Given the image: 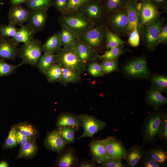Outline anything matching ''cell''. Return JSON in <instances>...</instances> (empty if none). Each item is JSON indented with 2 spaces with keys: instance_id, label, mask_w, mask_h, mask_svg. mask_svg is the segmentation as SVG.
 I'll return each instance as SVG.
<instances>
[{
  "instance_id": "6da1fadb",
  "label": "cell",
  "mask_w": 167,
  "mask_h": 167,
  "mask_svg": "<svg viewBox=\"0 0 167 167\" xmlns=\"http://www.w3.org/2000/svg\"><path fill=\"white\" fill-rule=\"evenodd\" d=\"M58 19L61 25L66 27L77 36L96 25L93 21L78 11L61 14Z\"/></svg>"
},
{
  "instance_id": "7a4b0ae2",
  "label": "cell",
  "mask_w": 167,
  "mask_h": 167,
  "mask_svg": "<svg viewBox=\"0 0 167 167\" xmlns=\"http://www.w3.org/2000/svg\"><path fill=\"white\" fill-rule=\"evenodd\" d=\"M55 63L62 67L72 69L80 75L86 70V67L73 48L63 47L56 54Z\"/></svg>"
},
{
  "instance_id": "3957f363",
  "label": "cell",
  "mask_w": 167,
  "mask_h": 167,
  "mask_svg": "<svg viewBox=\"0 0 167 167\" xmlns=\"http://www.w3.org/2000/svg\"><path fill=\"white\" fill-rule=\"evenodd\" d=\"M165 23L164 19L160 16L147 26H138L140 37L149 49L152 50L158 45L159 36Z\"/></svg>"
},
{
  "instance_id": "277c9868",
  "label": "cell",
  "mask_w": 167,
  "mask_h": 167,
  "mask_svg": "<svg viewBox=\"0 0 167 167\" xmlns=\"http://www.w3.org/2000/svg\"><path fill=\"white\" fill-rule=\"evenodd\" d=\"M20 49L19 55L22 59L20 64L37 66L42 56V45L39 40L33 38L24 44Z\"/></svg>"
},
{
  "instance_id": "5b68a950",
  "label": "cell",
  "mask_w": 167,
  "mask_h": 167,
  "mask_svg": "<svg viewBox=\"0 0 167 167\" xmlns=\"http://www.w3.org/2000/svg\"><path fill=\"white\" fill-rule=\"evenodd\" d=\"M107 29L105 24L103 23L96 25L77 37L97 51L106 44Z\"/></svg>"
},
{
  "instance_id": "8992f818",
  "label": "cell",
  "mask_w": 167,
  "mask_h": 167,
  "mask_svg": "<svg viewBox=\"0 0 167 167\" xmlns=\"http://www.w3.org/2000/svg\"><path fill=\"white\" fill-rule=\"evenodd\" d=\"M106 26L110 31L119 35H126L128 20L125 8L106 16Z\"/></svg>"
},
{
  "instance_id": "52a82bcc",
  "label": "cell",
  "mask_w": 167,
  "mask_h": 167,
  "mask_svg": "<svg viewBox=\"0 0 167 167\" xmlns=\"http://www.w3.org/2000/svg\"><path fill=\"white\" fill-rule=\"evenodd\" d=\"M123 70L127 75L135 78L147 79L151 76V72L143 56L130 61L124 66Z\"/></svg>"
},
{
  "instance_id": "ba28073f",
  "label": "cell",
  "mask_w": 167,
  "mask_h": 167,
  "mask_svg": "<svg viewBox=\"0 0 167 167\" xmlns=\"http://www.w3.org/2000/svg\"><path fill=\"white\" fill-rule=\"evenodd\" d=\"M80 12L96 24L103 23L106 17L102 2L99 0H88L79 9Z\"/></svg>"
},
{
  "instance_id": "9c48e42d",
  "label": "cell",
  "mask_w": 167,
  "mask_h": 167,
  "mask_svg": "<svg viewBox=\"0 0 167 167\" xmlns=\"http://www.w3.org/2000/svg\"><path fill=\"white\" fill-rule=\"evenodd\" d=\"M80 124L84 129L82 134L78 139L93 136L106 127L105 122L99 120L95 117L86 114L77 116Z\"/></svg>"
},
{
  "instance_id": "30bf717a",
  "label": "cell",
  "mask_w": 167,
  "mask_h": 167,
  "mask_svg": "<svg viewBox=\"0 0 167 167\" xmlns=\"http://www.w3.org/2000/svg\"><path fill=\"white\" fill-rule=\"evenodd\" d=\"M138 26H146L152 23L162 12L148 0H140Z\"/></svg>"
},
{
  "instance_id": "8fae6325",
  "label": "cell",
  "mask_w": 167,
  "mask_h": 167,
  "mask_svg": "<svg viewBox=\"0 0 167 167\" xmlns=\"http://www.w3.org/2000/svg\"><path fill=\"white\" fill-rule=\"evenodd\" d=\"M163 115L158 113L147 120L144 131V137L147 140L153 139L159 134L162 125Z\"/></svg>"
},
{
  "instance_id": "7c38bea8",
  "label": "cell",
  "mask_w": 167,
  "mask_h": 167,
  "mask_svg": "<svg viewBox=\"0 0 167 167\" xmlns=\"http://www.w3.org/2000/svg\"><path fill=\"white\" fill-rule=\"evenodd\" d=\"M104 140L109 158L125 159L127 150L120 141L113 136H108Z\"/></svg>"
},
{
  "instance_id": "4fadbf2b",
  "label": "cell",
  "mask_w": 167,
  "mask_h": 167,
  "mask_svg": "<svg viewBox=\"0 0 167 167\" xmlns=\"http://www.w3.org/2000/svg\"><path fill=\"white\" fill-rule=\"evenodd\" d=\"M73 48L86 67L98 58L96 51L94 49L83 42L77 37L75 45Z\"/></svg>"
},
{
  "instance_id": "5bb4252c",
  "label": "cell",
  "mask_w": 167,
  "mask_h": 167,
  "mask_svg": "<svg viewBox=\"0 0 167 167\" xmlns=\"http://www.w3.org/2000/svg\"><path fill=\"white\" fill-rule=\"evenodd\" d=\"M30 10L26 23L36 32L41 31L44 28L48 17L47 10Z\"/></svg>"
},
{
  "instance_id": "9a60e30c",
  "label": "cell",
  "mask_w": 167,
  "mask_h": 167,
  "mask_svg": "<svg viewBox=\"0 0 167 167\" xmlns=\"http://www.w3.org/2000/svg\"><path fill=\"white\" fill-rule=\"evenodd\" d=\"M29 11L21 5L11 6L8 13L9 22L20 26L24 24L27 22Z\"/></svg>"
},
{
  "instance_id": "2e32d148",
  "label": "cell",
  "mask_w": 167,
  "mask_h": 167,
  "mask_svg": "<svg viewBox=\"0 0 167 167\" xmlns=\"http://www.w3.org/2000/svg\"><path fill=\"white\" fill-rule=\"evenodd\" d=\"M89 148L93 161L101 164L109 158L105 148V140H94L89 143Z\"/></svg>"
},
{
  "instance_id": "e0dca14e",
  "label": "cell",
  "mask_w": 167,
  "mask_h": 167,
  "mask_svg": "<svg viewBox=\"0 0 167 167\" xmlns=\"http://www.w3.org/2000/svg\"><path fill=\"white\" fill-rule=\"evenodd\" d=\"M140 6L139 2L137 0H127L125 8L128 20V25L126 35L135 28L138 27L139 11Z\"/></svg>"
},
{
  "instance_id": "ac0fdd59",
  "label": "cell",
  "mask_w": 167,
  "mask_h": 167,
  "mask_svg": "<svg viewBox=\"0 0 167 167\" xmlns=\"http://www.w3.org/2000/svg\"><path fill=\"white\" fill-rule=\"evenodd\" d=\"M67 144L57 130L52 131L48 134L44 141V145L46 148L58 152H61Z\"/></svg>"
},
{
  "instance_id": "d6986e66",
  "label": "cell",
  "mask_w": 167,
  "mask_h": 167,
  "mask_svg": "<svg viewBox=\"0 0 167 167\" xmlns=\"http://www.w3.org/2000/svg\"><path fill=\"white\" fill-rule=\"evenodd\" d=\"M11 38H0V58L14 60L19 55L20 49L18 48Z\"/></svg>"
},
{
  "instance_id": "ffe728a7",
  "label": "cell",
  "mask_w": 167,
  "mask_h": 167,
  "mask_svg": "<svg viewBox=\"0 0 167 167\" xmlns=\"http://www.w3.org/2000/svg\"><path fill=\"white\" fill-rule=\"evenodd\" d=\"M145 153L143 148L141 146L135 145L130 147L126 150L124 159L127 166L129 167L136 166Z\"/></svg>"
},
{
  "instance_id": "44dd1931",
  "label": "cell",
  "mask_w": 167,
  "mask_h": 167,
  "mask_svg": "<svg viewBox=\"0 0 167 167\" xmlns=\"http://www.w3.org/2000/svg\"><path fill=\"white\" fill-rule=\"evenodd\" d=\"M18 29L14 36L11 38L14 44L18 46L20 43H26L32 39L36 32L28 24L22 25Z\"/></svg>"
},
{
  "instance_id": "7402d4cb",
  "label": "cell",
  "mask_w": 167,
  "mask_h": 167,
  "mask_svg": "<svg viewBox=\"0 0 167 167\" xmlns=\"http://www.w3.org/2000/svg\"><path fill=\"white\" fill-rule=\"evenodd\" d=\"M44 53H57L62 45L60 31L54 33L49 36L42 45Z\"/></svg>"
},
{
  "instance_id": "603a6c76",
  "label": "cell",
  "mask_w": 167,
  "mask_h": 167,
  "mask_svg": "<svg viewBox=\"0 0 167 167\" xmlns=\"http://www.w3.org/2000/svg\"><path fill=\"white\" fill-rule=\"evenodd\" d=\"M77 163V159L74 149L68 148L63 151L59 156L57 162L59 167H71Z\"/></svg>"
},
{
  "instance_id": "cb8c5ba5",
  "label": "cell",
  "mask_w": 167,
  "mask_h": 167,
  "mask_svg": "<svg viewBox=\"0 0 167 167\" xmlns=\"http://www.w3.org/2000/svg\"><path fill=\"white\" fill-rule=\"evenodd\" d=\"M146 100L147 104L155 108L167 103V99L162 92L152 88L148 91Z\"/></svg>"
},
{
  "instance_id": "d4e9b609",
  "label": "cell",
  "mask_w": 167,
  "mask_h": 167,
  "mask_svg": "<svg viewBox=\"0 0 167 167\" xmlns=\"http://www.w3.org/2000/svg\"><path fill=\"white\" fill-rule=\"evenodd\" d=\"M56 125L58 127L68 125L74 126L78 131L81 124L77 116L66 112L61 114L58 117Z\"/></svg>"
},
{
  "instance_id": "484cf974",
  "label": "cell",
  "mask_w": 167,
  "mask_h": 167,
  "mask_svg": "<svg viewBox=\"0 0 167 167\" xmlns=\"http://www.w3.org/2000/svg\"><path fill=\"white\" fill-rule=\"evenodd\" d=\"M62 74L60 83L63 85L70 83H75L81 80L80 75L75 71L70 68L62 67Z\"/></svg>"
},
{
  "instance_id": "4316f807",
  "label": "cell",
  "mask_w": 167,
  "mask_h": 167,
  "mask_svg": "<svg viewBox=\"0 0 167 167\" xmlns=\"http://www.w3.org/2000/svg\"><path fill=\"white\" fill-rule=\"evenodd\" d=\"M127 0H103L102 3L106 16L125 8Z\"/></svg>"
},
{
  "instance_id": "83f0119b",
  "label": "cell",
  "mask_w": 167,
  "mask_h": 167,
  "mask_svg": "<svg viewBox=\"0 0 167 167\" xmlns=\"http://www.w3.org/2000/svg\"><path fill=\"white\" fill-rule=\"evenodd\" d=\"M34 139H32L20 147L16 159L21 158H32L36 155L37 147Z\"/></svg>"
},
{
  "instance_id": "f1b7e54d",
  "label": "cell",
  "mask_w": 167,
  "mask_h": 167,
  "mask_svg": "<svg viewBox=\"0 0 167 167\" xmlns=\"http://www.w3.org/2000/svg\"><path fill=\"white\" fill-rule=\"evenodd\" d=\"M60 32L62 43L63 47L73 48L75 45L77 36L63 25H61Z\"/></svg>"
},
{
  "instance_id": "f546056e",
  "label": "cell",
  "mask_w": 167,
  "mask_h": 167,
  "mask_svg": "<svg viewBox=\"0 0 167 167\" xmlns=\"http://www.w3.org/2000/svg\"><path fill=\"white\" fill-rule=\"evenodd\" d=\"M55 55L54 53H44L37 66L41 73L45 74L51 65L55 63Z\"/></svg>"
},
{
  "instance_id": "4dcf8cb0",
  "label": "cell",
  "mask_w": 167,
  "mask_h": 167,
  "mask_svg": "<svg viewBox=\"0 0 167 167\" xmlns=\"http://www.w3.org/2000/svg\"><path fill=\"white\" fill-rule=\"evenodd\" d=\"M146 154L161 166L165 165L167 162V152L166 150L163 148H153L146 152Z\"/></svg>"
},
{
  "instance_id": "1f68e13d",
  "label": "cell",
  "mask_w": 167,
  "mask_h": 167,
  "mask_svg": "<svg viewBox=\"0 0 167 167\" xmlns=\"http://www.w3.org/2000/svg\"><path fill=\"white\" fill-rule=\"evenodd\" d=\"M57 130L67 144L74 143L75 133L78 131L76 127L72 126H64L59 127Z\"/></svg>"
},
{
  "instance_id": "d6a6232c",
  "label": "cell",
  "mask_w": 167,
  "mask_h": 167,
  "mask_svg": "<svg viewBox=\"0 0 167 167\" xmlns=\"http://www.w3.org/2000/svg\"><path fill=\"white\" fill-rule=\"evenodd\" d=\"M152 83V88L161 92L167 90V77L161 75H154L150 78Z\"/></svg>"
},
{
  "instance_id": "836d02e7",
  "label": "cell",
  "mask_w": 167,
  "mask_h": 167,
  "mask_svg": "<svg viewBox=\"0 0 167 167\" xmlns=\"http://www.w3.org/2000/svg\"><path fill=\"white\" fill-rule=\"evenodd\" d=\"M62 74V68L56 63L53 64L44 74L49 83L60 82Z\"/></svg>"
},
{
  "instance_id": "e575fe53",
  "label": "cell",
  "mask_w": 167,
  "mask_h": 167,
  "mask_svg": "<svg viewBox=\"0 0 167 167\" xmlns=\"http://www.w3.org/2000/svg\"><path fill=\"white\" fill-rule=\"evenodd\" d=\"M125 43L119 35L110 31L107 28L105 44L107 50L118 46H122Z\"/></svg>"
},
{
  "instance_id": "d590c367",
  "label": "cell",
  "mask_w": 167,
  "mask_h": 167,
  "mask_svg": "<svg viewBox=\"0 0 167 167\" xmlns=\"http://www.w3.org/2000/svg\"><path fill=\"white\" fill-rule=\"evenodd\" d=\"M126 51L124 50L122 46H118L111 48L105 51L102 55L97 54V57L101 60H118V58L121 55L124 54Z\"/></svg>"
},
{
  "instance_id": "8d00e7d4",
  "label": "cell",
  "mask_w": 167,
  "mask_h": 167,
  "mask_svg": "<svg viewBox=\"0 0 167 167\" xmlns=\"http://www.w3.org/2000/svg\"><path fill=\"white\" fill-rule=\"evenodd\" d=\"M53 0H28L26 2L27 8L30 10H48L52 6Z\"/></svg>"
},
{
  "instance_id": "74e56055",
  "label": "cell",
  "mask_w": 167,
  "mask_h": 167,
  "mask_svg": "<svg viewBox=\"0 0 167 167\" xmlns=\"http://www.w3.org/2000/svg\"><path fill=\"white\" fill-rule=\"evenodd\" d=\"M16 130L22 134L32 139H35L38 135L36 130L31 124L21 123L15 127Z\"/></svg>"
},
{
  "instance_id": "f35d334b",
  "label": "cell",
  "mask_w": 167,
  "mask_h": 167,
  "mask_svg": "<svg viewBox=\"0 0 167 167\" xmlns=\"http://www.w3.org/2000/svg\"><path fill=\"white\" fill-rule=\"evenodd\" d=\"M15 25L9 22L7 25H0V38L13 37L18 30Z\"/></svg>"
},
{
  "instance_id": "ab89813d",
  "label": "cell",
  "mask_w": 167,
  "mask_h": 167,
  "mask_svg": "<svg viewBox=\"0 0 167 167\" xmlns=\"http://www.w3.org/2000/svg\"><path fill=\"white\" fill-rule=\"evenodd\" d=\"M118 60H102L101 65L104 74H108L114 71H119Z\"/></svg>"
},
{
  "instance_id": "60d3db41",
  "label": "cell",
  "mask_w": 167,
  "mask_h": 167,
  "mask_svg": "<svg viewBox=\"0 0 167 167\" xmlns=\"http://www.w3.org/2000/svg\"><path fill=\"white\" fill-rule=\"evenodd\" d=\"M88 66L86 70L91 75L97 77L102 76L104 75L101 64L93 61Z\"/></svg>"
},
{
  "instance_id": "b9f144b4",
  "label": "cell",
  "mask_w": 167,
  "mask_h": 167,
  "mask_svg": "<svg viewBox=\"0 0 167 167\" xmlns=\"http://www.w3.org/2000/svg\"><path fill=\"white\" fill-rule=\"evenodd\" d=\"M21 65L15 66L9 64L4 59L0 58V77L9 75L18 67Z\"/></svg>"
},
{
  "instance_id": "7bdbcfd3",
  "label": "cell",
  "mask_w": 167,
  "mask_h": 167,
  "mask_svg": "<svg viewBox=\"0 0 167 167\" xmlns=\"http://www.w3.org/2000/svg\"><path fill=\"white\" fill-rule=\"evenodd\" d=\"M16 132L15 127H12L5 142L4 147L5 148H12L18 145L16 139Z\"/></svg>"
},
{
  "instance_id": "ee69618b",
  "label": "cell",
  "mask_w": 167,
  "mask_h": 167,
  "mask_svg": "<svg viewBox=\"0 0 167 167\" xmlns=\"http://www.w3.org/2000/svg\"><path fill=\"white\" fill-rule=\"evenodd\" d=\"M88 0H69L67 8L64 13L78 11L80 7Z\"/></svg>"
},
{
  "instance_id": "f6af8a7d",
  "label": "cell",
  "mask_w": 167,
  "mask_h": 167,
  "mask_svg": "<svg viewBox=\"0 0 167 167\" xmlns=\"http://www.w3.org/2000/svg\"><path fill=\"white\" fill-rule=\"evenodd\" d=\"M128 42L133 47L137 46L139 44L140 36L138 27L135 28L129 34Z\"/></svg>"
},
{
  "instance_id": "bcb514c9",
  "label": "cell",
  "mask_w": 167,
  "mask_h": 167,
  "mask_svg": "<svg viewBox=\"0 0 167 167\" xmlns=\"http://www.w3.org/2000/svg\"><path fill=\"white\" fill-rule=\"evenodd\" d=\"M69 0H53L52 6L61 14L65 13Z\"/></svg>"
},
{
  "instance_id": "7dc6e473",
  "label": "cell",
  "mask_w": 167,
  "mask_h": 167,
  "mask_svg": "<svg viewBox=\"0 0 167 167\" xmlns=\"http://www.w3.org/2000/svg\"><path fill=\"white\" fill-rule=\"evenodd\" d=\"M104 167H123L125 165L121 160L109 158L104 161L101 164Z\"/></svg>"
},
{
  "instance_id": "c3c4849f",
  "label": "cell",
  "mask_w": 167,
  "mask_h": 167,
  "mask_svg": "<svg viewBox=\"0 0 167 167\" xmlns=\"http://www.w3.org/2000/svg\"><path fill=\"white\" fill-rule=\"evenodd\" d=\"M143 156L142 158L141 163L145 167H160L161 166L156 162L148 155Z\"/></svg>"
},
{
  "instance_id": "681fc988",
  "label": "cell",
  "mask_w": 167,
  "mask_h": 167,
  "mask_svg": "<svg viewBox=\"0 0 167 167\" xmlns=\"http://www.w3.org/2000/svg\"><path fill=\"white\" fill-rule=\"evenodd\" d=\"M158 138L162 139L165 141L167 139V116L163 115V119L161 130L158 135Z\"/></svg>"
},
{
  "instance_id": "f907efd6",
  "label": "cell",
  "mask_w": 167,
  "mask_h": 167,
  "mask_svg": "<svg viewBox=\"0 0 167 167\" xmlns=\"http://www.w3.org/2000/svg\"><path fill=\"white\" fill-rule=\"evenodd\" d=\"M167 42V24L165 23L159 35L158 41V45L160 44H165Z\"/></svg>"
},
{
  "instance_id": "816d5d0a",
  "label": "cell",
  "mask_w": 167,
  "mask_h": 167,
  "mask_svg": "<svg viewBox=\"0 0 167 167\" xmlns=\"http://www.w3.org/2000/svg\"><path fill=\"white\" fill-rule=\"evenodd\" d=\"M16 139L18 145L19 144L21 147L32 139L22 134L16 130Z\"/></svg>"
},
{
  "instance_id": "f5cc1de1",
  "label": "cell",
  "mask_w": 167,
  "mask_h": 167,
  "mask_svg": "<svg viewBox=\"0 0 167 167\" xmlns=\"http://www.w3.org/2000/svg\"><path fill=\"white\" fill-rule=\"evenodd\" d=\"M158 9L163 8L166 11L167 9V0H148Z\"/></svg>"
},
{
  "instance_id": "db71d44e",
  "label": "cell",
  "mask_w": 167,
  "mask_h": 167,
  "mask_svg": "<svg viewBox=\"0 0 167 167\" xmlns=\"http://www.w3.org/2000/svg\"><path fill=\"white\" fill-rule=\"evenodd\" d=\"M78 166L79 167H93L96 166V165L92 161H83L79 164Z\"/></svg>"
},
{
  "instance_id": "11a10c76",
  "label": "cell",
  "mask_w": 167,
  "mask_h": 167,
  "mask_svg": "<svg viewBox=\"0 0 167 167\" xmlns=\"http://www.w3.org/2000/svg\"><path fill=\"white\" fill-rule=\"evenodd\" d=\"M28 0H10V2L11 6H15L21 5L23 3H26Z\"/></svg>"
},
{
  "instance_id": "9f6ffc18",
  "label": "cell",
  "mask_w": 167,
  "mask_h": 167,
  "mask_svg": "<svg viewBox=\"0 0 167 167\" xmlns=\"http://www.w3.org/2000/svg\"><path fill=\"white\" fill-rule=\"evenodd\" d=\"M8 165L6 162L3 161L0 162V167H8Z\"/></svg>"
},
{
  "instance_id": "6f0895ef",
  "label": "cell",
  "mask_w": 167,
  "mask_h": 167,
  "mask_svg": "<svg viewBox=\"0 0 167 167\" xmlns=\"http://www.w3.org/2000/svg\"><path fill=\"white\" fill-rule=\"evenodd\" d=\"M99 1H100L101 2H102L103 1V0H99Z\"/></svg>"
},
{
  "instance_id": "680465c9",
  "label": "cell",
  "mask_w": 167,
  "mask_h": 167,
  "mask_svg": "<svg viewBox=\"0 0 167 167\" xmlns=\"http://www.w3.org/2000/svg\"><path fill=\"white\" fill-rule=\"evenodd\" d=\"M137 0L139 1L140 0Z\"/></svg>"
}]
</instances>
